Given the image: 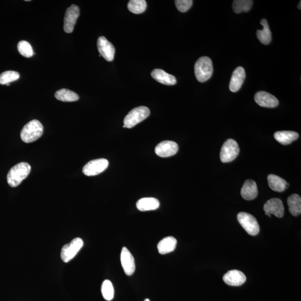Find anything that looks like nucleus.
Here are the masks:
<instances>
[{
    "label": "nucleus",
    "mask_w": 301,
    "mask_h": 301,
    "mask_svg": "<svg viewBox=\"0 0 301 301\" xmlns=\"http://www.w3.org/2000/svg\"><path fill=\"white\" fill-rule=\"evenodd\" d=\"M31 166L27 162H20L12 167L7 176L8 184L12 188L17 187L28 177Z\"/></svg>",
    "instance_id": "1"
},
{
    "label": "nucleus",
    "mask_w": 301,
    "mask_h": 301,
    "mask_svg": "<svg viewBox=\"0 0 301 301\" xmlns=\"http://www.w3.org/2000/svg\"><path fill=\"white\" fill-rule=\"evenodd\" d=\"M44 128L39 121L32 120L24 125L21 132L23 142L32 143L40 138L43 134Z\"/></svg>",
    "instance_id": "2"
},
{
    "label": "nucleus",
    "mask_w": 301,
    "mask_h": 301,
    "mask_svg": "<svg viewBox=\"0 0 301 301\" xmlns=\"http://www.w3.org/2000/svg\"><path fill=\"white\" fill-rule=\"evenodd\" d=\"M213 66L212 60L207 56L201 57L195 65V74L198 81L203 83L212 77Z\"/></svg>",
    "instance_id": "3"
},
{
    "label": "nucleus",
    "mask_w": 301,
    "mask_h": 301,
    "mask_svg": "<svg viewBox=\"0 0 301 301\" xmlns=\"http://www.w3.org/2000/svg\"><path fill=\"white\" fill-rule=\"evenodd\" d=\"M150 109L146 106H141L131 110L124 120L125 128H131L136 125L142 123L150 116Z\"/></svg>",
    "instance_id": "4"
},
{
    "label": "nucleus",
    "mask_w": 301,
    "mask_h": 301,
    "mask_svg": "<svg viewBox=\"0 0 301 301\" xmlns=\"http://www.w3.org/2000/svg\"><path fill=\"white\" fill-rule=\"evenodd\" d=\"M237 219L240 224L249 234L255 236L260 233V225L252 215L245 212H239Z\"/></svg>",
    "instance_id": "5"
},
{
    "label": "nucleus",
    "mask_w": 301,
    "mask_h": 301,
    "mask_svg": "<svg viewBox=\"0 0 301 301\" xmlns=\"http://www.w3.org/2000/svg\"><path fill=\"white\" fill-rule=\"evenodd\" d=\"M239 147L233 139H228L221 148L220 158L221 161L227 163L233 161L239 154Z\"/></svg>",
    "instance_id": "6"
},
{
    "label": "nucleus",
    "mask_w": 301,
    "mask_h": 301,
    "mask_svg": "<svg viewBox=\"0 0 301 301\" xmlns=\"http://www.w3.org/2000/svg\"><path fill=\"white\" fill-rule=\"evenodd\" d=\"M84 242L81 238H75L70 243L64 245L61 251V258L65 263H68L75 257L83 247Z\"/></svg>",
    "instance_id": "7"
},
{
    "label": "nucleus",
    "mask_w": 301,
    "mask_h": 301,
    "mask_svg": "<svg viewBox=\"0 0 301 301\" xmlns=\"http://www.w3.org/2000/svg\"><path fill=\"white\" fill-rule=\"evenodd\" d=\"M108 165V160L105 159L91 160L83 167V173L88 177L96 176L107 169Z\"/></svg>",
    "instance_id": "8"
},
{
    "label": "nucleus",
    "mask_w": 301,
    "mask_h": 301,
    "mask_svg": "<svg viewBox=\"0 0 301 301\" xmlns=\"http://www.w3.org/2000/svg\"><path fill=\"white\" fill-rule=\"evenodd\" d=\"M80 15L79 7L75 5H72L69 7L65 14L64 19V30L67 33L73 32L74 26L77 22Z\"/></svg>",
    "instance_id": "9"
},
{
    "label": "nucleus",
    "mask_w": 301,
    "mask_h": 301,
    "mask_svg": "<svg viewBox=\"0 0 301 301\" xmlns=\"http://www.w3.org/2000/svg\"><path fill=\"white\" fill-rule=\"evenodd\" d=\"M264 209L265 214L270 217L271 214L277 218H283L284 215V209L283 201L278 198H273L266 202Z\"/></svg>",
    "instance_id": "10"
},
{
    "label": "nucleus",
    "mask_w": 301,
    "mask_h": 301,
    "mask_svg": "<svg viewBox=\"0 0 301 301\" xmlns=\"http://www.w3.org/2000/svg\"><path fill=\"white\" fill-rule=\"evenodd\" d=\"M97 47L100 55L108 62H112L115 54V48L113 44L105 37L101 36L97 41Z\"/></svg>",
    "instance_id": "11"
},
{
    "label": "nucleus",
    "mask_w": 301,
    "mask_h": 301,
    "mask_svg": "<svg viewBox=\"0 0 301 301\" xmlns=\"http://www.w3.org/2000/svg\"><path fill=\"white\" fill-rule=\"evenodd\" d=\"M121 262L126 275L130 276L135 273L136 269L135 259L126 247H123L122 249Z\"/></svg>",
    "instance_id": "12"
},
{
    "label": "nucleus",
    "mask_w": 301,
    "mask_h": 301,
    "mask_svg": "<svg viewBox=\"0 0 301 301\" xmlns=\"http://www.w3.org/2000/svg\"><path fill=\"white\" fill-rule=\"evenodd\" d=\"M178 150V144L171 141H165L158 144L155 153L161 158H168L176 154Z\"/></svg>",
    "instance_id": "13"
},
{
    "label": "nucleus",
    "mask_w": 301,
    "mask_h": 301,
    "mask_svg": "<svg viewBox=\"0 0 301 301\" xmlns=\"http://www.w3.org/2000/svg\"><path fill=\"white\" fill-rule=\"evenodd\" d=\"M254 100L259 106L263 107L275 108L279 104V101L276 97L265 91H258L255 94Z\"/></svg>",
    "instance_id": "14"
},
{
    "label": "nucleus",
    "mask_w": 301,
    "mask_h": 301,
    "mask_svg": "<svg viewBox=\"0 0 301 301\" xmlns=\"http://www.w3.org/2000/svg\"><path fill=\"white\" fill-rule=\"evenodd\" d=\"M223 280L225 283L231 286H240L246 283L245 274L238 270H231L224 274Z\"/></svg>",
    "instance_id": "15"
},
{
    "label": "nucleus",
    "mask_w": 301,
    "mask_h": 301,
    "mask_svg": "<svg viewBox=\"0 0 301 301\" xmlns=\"http://www.w3.org/2000/svg\"><path fill=\"white\" fill-rule=\"evenodd\" d=\"M246 77L245 69L242 67L235 69L232 74L230 84V89L232 92H237L241 89Z\"/></svg>",
    "instance_id": "16"
},
{
    "label": "nucleus",
    "mask_w": 301,
    "mask_h": 301,
    "mask_svg": "<svg viewBox=\"0 0 301 301\" xmlns=\"http://www.w3.org/2000/svg\"><path fill=\"white\" fill-rule=\"evenodd\" d=\"M258 190L256 182L252 180H246L243 185L241 194L244 199L252 200L258 195Z\"/></svg>",
    "instance_id": "17"
},
{
    "label": "nucleus",
    "mask_w": 301,
    "mask_h": 301,
    "mask_svg": "<svg viewBox=\"0 0 301 301\" xmlns=\"http://www.w3.org/2000/svg\"><path fill=\"white\" fill-rule=\"evenodd\" d=\"M151 76L156 81L167 86H173L177 82V79L174 75L159 69H155L152 71Z\"/></svg>",
    "instance_id": "18"
},
{
    "label": "nucleus",
    "mask_w": 301,
    "mask_h": 301,
    "mask_svg": "<svg viewBox=\"0 0 301 301\" xmlns=\"http://www.w3.org/2000/svg\"><path fill=\"white\" fill-rule=\"evenodd\" d=\"M267 180L269 188L274 192H283L289 187V184L286 181L276 175H269Z\"/></svg>",
    "instance_id": "19"
},
{
    "label": "nucleus",
    "mask_w": 301,
    "mask_h": 301,
    "mask_svg": "<svg viewBox=\"0 0 301 301\" xmlns=\"http://www.w3.org/2000/svg\"><path fill=\"white\" fill-rule=\"evenodd\" d=\"M274 137L277 142L283 145H288L298 139L299 135L294 131H282L275 132Z\"/></svg>",
    "instance_id": "20"
},
{
    "label": "nucleus",
    "mask_w": 301,
    "mask_h": 301,
    "mask_svg": "<svg viewBox=\"0 0 301 301\" xmlns=\"http://www.w3.org/2000/svg\"><path fill=\"white\" fill-rule=\"evenodd\" d=\"M136 207L142 212L154 211L159 208V202L154 197L142 198L137 201Z\"/></svg>",
    "instance_id": "21"
},
{
    "label": "nucleus",
    "mask_w": 301,
    "mask_h": 301,
    "mask_svg": "<svg viewBox=\"0 0 301 301\" xmlns=\"http://www.w3.org/2000/svg\"><path fill=\"white\" fill-rule=\"evenodd\" d=\"M177 245V240L173 237H167L163 238L158 245L159 253L162 255L172 252Z\"/></svg>",
    "instance_id": "22"
},
{
    "label": "nucleus",
    "mask_w": 301,
    "mask_h": 301,
    "mask_svg": "<svg viewBox=\"0 0 301 301\" xmlns=\"http://www.w3.org/2000/svg\"><path fill=\"white\" fill-rule=\"evenodd\" d=\"M260 23L264 28L261 30H257V36L258 39L262 44L268 45L272 40V33L270 32L268 22L266 19H262Z\"/></svg>",
    "instance_id": "23"
},
{
    "label": "nucleus",
    "mask_w": 301,
    "mask_h": 301,
    "mask_svg": "<svg viewBox=\"0 0 301 301\" xmlns=\"http://www.w3.org/2000/svg\"><path fill=\"white\" fill-rule=\"evenodd\" d=\"M289 211L293 216H297L301 213V198L298 194H292L288 197Z\"/></svg>",
    "instance_id": "24"
},
{
    "label": "nucleus",
    "mask_w": 301,
    "mask_h": 301,
    "mask_svg": "<svg viewBox=\"0 0 301 301\" xmlns=\"http://www.w3.org/2000/svg\"><path fill=\"white\" fill-rule=\"evenodd\" d=\"M55 97L57 100L65 102H75L79 99L77 93L67 89H62L56 91Z\"/></svg>",
    "instance_id": "25"
},
{
    "label": "nucleus",
    "mask_w": 301,
    "mask_h": 301,
    "mask_svg": "<svg viewBox=\"0 0 301 301\" xmlns=\"http://www.w3.org/2000/svg\"><path fill=\"white\" fill-rule=\"evenodd\" d=\"M253 3L251 0H235L233 3L234 12L236 14L248 12Z\"/></svg>",
    "instance_id": "26"
},
{
    "label": "nucleus",
    "mask_w": 301,
    "mask_h": 301,
    "mask_svg": "<svg viewBox=\"0 0 301 301\" xmlns=\"http://www.w3.org/2000/svg\"><path fill=\"white\" fill-rule=\"evenodd\" d=\"M128 9L135 14H142L147 8V3L144 0H131L128 3Z\"/></svg>",
    "instance_id": "27"
},
{
    "label": "nucleus",
    "mask_w": 301,
    "mask_h": 301,
    "mask_svg": "<svg viewBox=\"0 0 301 301\" xmlns=\"http://www.w3.org/2000/svg\"><path fill=\"white\" fill-rule=\"evenodd\" d=\"M20 78V74L17 71H9L0 74V85H5L16 81Z\"/></svg>",
    "instance_id": "28"
},
{
    "label": "nucleus",
    "mask_w": 301,
    "mask_h": 301,
    "mask_svg": "<svg viewBox=\"0 0 301 301\" xmlns=\"http://www.w3.org/2000/svg\"><path fill=\"white\" fill-rule=\"evenodd\" d=\"M101 292L103 297L106 301L113 300L114 295L113 285L111 282L106 280L103 283L101 287Z\"/></svg>",
    "instance_id": "29"
},
{
    "label": "nucleus",
    "mask_w": 301,
    "mask_h": 301,
    "mask_svg": "<svg viewBox=\"0 0 301 301\" xmlns=\"http://www.w3.org/2000/svg\"><path fill=\"white\" fill-rule=\"evenodd\" d=\"M18 49L19 53L26 58H30L35 53H34L32 45L26 41H20L18 45Z\"/></svg>",
    "instance_id": "30"
},
{
    "label": "nucleus",
    "mask_w": 301,
    "mask_h": 301,
    "mask_svg": "<svg viewBox=\"0 0 301 301\" xmlns=\"http://www.w3.org/2000/svg\"><path fill=\"white\" fill-rule=\"evenodd\" d=\"M193 3L192 0H177L175 1V5L177 10L181 13H185L191 8Z\"/></svg>",
    "instance_id": "31"
},
{
    "label": "nucleus",
    "mask_w": 301,
    "mask_h": 301,
    "mask_svg": "<svg viewBox=\"0 0 301 301\" xmlns=\"http://www.w3.org/2000/svg\"><path fill=\"white\" fill-rule=\"evenodd\" d=\"M301 1H300V2H299V5H298V8H299V9H300V10H301Z\"/></svg>",
    "instance_id": "32"
},
{
    "label": "nucleus",
    "mask_w": 301,
    "mask_h": 301,
    "mask_svg": "<svg viewBox=\"0 0 301 301\" xmlns=\"http://www.w3.org/2000/svg\"><path fill=\"white\" fill-rule=\"evenodd\" d=\"M144 301H150L149 299H146Z\"/></svg>",
    "instance_id": "33"
}]
</instances>
